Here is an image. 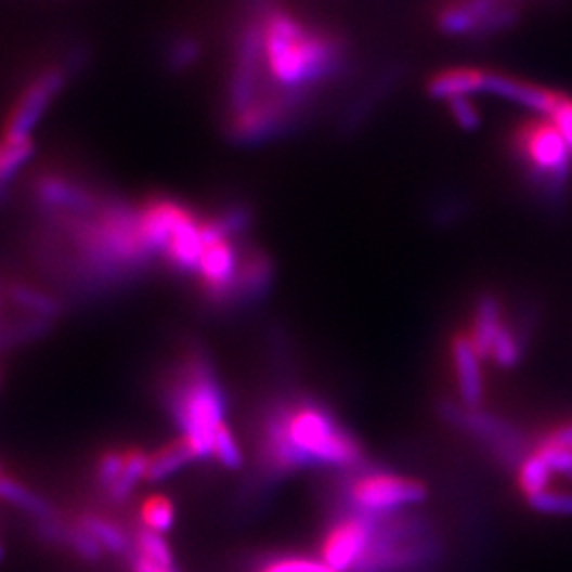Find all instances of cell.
<instances>
[{
  "instance_id": "cell-1",
  "label": "cell",
  "mask_w": 572,
  "mask_h": 572,
  "mask_svg": "<svg viewBox=\"0 0 572 572\" xmlns=\"http://www.w3.org/2000/svg\"><path fill=\"white\" fill-rule=\"evenodd\" d=\"M236 66L255 73L257 102H286L299 110L343 64V46L281 4H261L239 35ZM255 102V104H257Z\"/></svg>"
},
{
  "instance_id": "cell-2",
  "label": "cell",
  "mask_w": 572,
  "mask_h": 572,
  "mask_svg": "<svg viewBox=\"0 0 572 572\" xmlns=\"http://www.w3.org/2000/svg\"><path fill=\"white\" fill-rule=\"evenodd\" d=\"M257 467L263 479H281L301 469L356 471L367 465L359 437L334 410L308 394H281L259 418Z\"/></svg>"
},
{
  "instance_id": "cell-3",
  "label": "cell",
  "mask_w": 572,
  "mask_h": 572,
  "mask_svg": "<svg viewBox=\"0 0 572 572\" xmlns=\"http://www.w3.org/2000/svg\"><path fill=\"white\" fill-rule=\"evenodd\" d=\"M164 401L195 460L214 456V434L225 425L230 401L206 350L191 348L164 388Z\"/></svg>"
},
{
  "instance_id": "cell-4",
  "label": "cell",
  "mask_w": 572,
  "mask_h": 572,
  "mask_svg": "<svg viewBox=\"0 0 572 572\" xmlns=\"http://www.w3.org/2000/svg\"><path fill=\"white\" fill-rule=\"evenodd\" d=\"M511 148L524 170L525 181L549 210L564 208L569 199L572 151L558 128L541 117L522 121L514 136Z\"/></svg>"
},
{
  "instance_id": "cell-5",
  "label": "cell",
  "mask_w": 572,
  "mask_h": 572,
  "mask_svg": "<svg viewBox=\"0 0 572 572\" xmlns=\"http://www.w3.org/2000/svg\"><path fill=\"white\" fill-rule=\"evenodd\" d=\"M429 496V487L414 477L361 467L339 483V500L348 511L365 516H390L410 505H420Z\"/></svg>"
},
{
  "instance_id": "cell-6",
  "label": "cell",
  "mask_w": 572,
  "mask_h": 572,
  "mask_svg": "<svg viewBox=\"0 0 572 572\" xmlns=\"http://www.w3.org/2000/svg\"><path fill=\"white\" fill-rule=\"evenodd\" d=\"M439 416L454 429L463 430L485 445L487 452L509 469L518 471L528 456L524 434L500 416L483 410H467L454 401H443L439 405Z\"/></svg>"
},
{
  "instance_id": "cell-7",
  "label": "cell",
  "mask_w": 572,
  "mask_h": 572,
  "mask_svg": "<svg viewBox=\"0 0 572 572\" xmlns=\"http://www.w3.org/2000/svg\"><path fill=\"white\" fill-rule=\"evenodd\" d=\"M66 73L60 66H48L41 70L17 95L2 123L4 139H32L35 128L46 117L53 100L64 90Z\"/></svg>"
},
{
  "instance_id": "cell-8",
  "label": "cell",
  "mask_w": 572,
  "mask_h": 572,
  "mask_svg": "<svg viewBox=\"0 0 572 572\" xmlns=\"http://www.w3.org/2000/svg\"><path fill=\"white\" fill-rule=\"evenodd\" d=\"M374 530V516L348 511L329 525L321 543L323 562L335 572H352L363 560Z\"/></svg>"
},
{
  "instance_id": "cell-9",
  "label": "cell",
  "mask_w": 572,
  "mask_h": 572,
  "mask_svg": "<svg viewBox=\"0 0 572 572\" xmlns=\"http://www.w3.org/2000/svg\"><path fill=\"white\" fill-rule=\"evenodd\" d=\"M509 20L500 0H447L437 11V26L452 37L483 35Z\"/></svg>"
},
{
  "instance_id": "cell-10",
  "label": "cell",
  "mask_w": 572,
  "mask_h": 572,
  "mask_svg": "<svg viewBox=\"0 0 572 572\" xmlns=\"http://www.w3.org/2000/svg\"><path fill=\"white\" fill-rule=\"evenodd\" d=\"M35 199L51 219L57 217H92L102 206V199L94 191L62 177L43 174L35 181Z\"/></svg>"
},
{
  "instance_id": "cell-11",
  "label": "cell",
  "mask_w": 572,
  "mask_h": 572,
  "mask_svg": "<svg viewBox=\"0 0 572 572\" xmlns=\"http://www.w3.org/2000/svg\"><path fill=\"white\" fill-rule=\"evenodd\" d=\"M272 283H274V261L268 257V252L252 244L242 246L238 276L227 301V312L257 303L259 299L265 297Z\"/></svg>"
},
{
  "instance_id": "cell-12",
  "label": "cell",
  "mask_w": 572,
  "mask_h": 572,
  "mask_svg": "<svg viewBox=\"0 0 572 572\" xmlns=\"http://www.w3.org/2000/svg\"><path fill=\"white\" fill-rule=\"evenodd\" d=\"M450 356L454 367V378L460 394V405L467 410H481L485 399V386L481 374V356L477 354L467 334H456L450 343Z\"/></svg>"
},
{
  "instance_id": "cell-13",
  "label": "cell",
  "mask_w": 572,
  "mask_h": 572,
  "mask_svg": "<svg viewBox=\"0 0 572 572\" xmlns=\"http://www.w3.org/2000/svg\"><path fill=\"white\" fill-rule=\"evenodd\" d=\"M505 323L503 301L494 292H483L477 297L471 316V332L469 339L481 359H490L494 339Z\"/></svg>"
},
{
  "instance_id": "cell-14",
  "label": "cell",
  "mask_w": 572,
  "mask_h": 572,
  "mask_svg": "<svg viewBox=\"0 0 572 572\" xmlns=\"http://www.w3.org/2000/svg\"><path fill=\"white\" fill-rule=\"evenodd\" d=\"M485 75L483 68H471V66H456L437 73L429 81V94L437 100H454V98H469L477 92H483L485 88Z\"/></svg>"
},
{
  "instance_id": "cell-15",
  "label": "cell",
  "mask_w": 572,
  "mask_h": 572,
  "mask_svg": "<svg viewBox=\"0 0 572 572\" xmlns=\"http://www.w3.org/2000/svg\"><path fill=\"white\" fill-rule=\"evenodd\" d=\"M530 332H532V321L514 323V321L505 318L500 332L494 339L490 361L498 369H516L522 363L525 350H528Z\"/></svg>"
},
{
  "instance_id": "cell-16",
  "label": "cell",
  "mask_w": 572,
  "mask_h": 572,
  "mask_svg": "<svg viewBox=\"0 0 572 572\" xmlns=\"http://www.w3.org/2000/svg\"><path fill=\"white\" fill-rule=\"evenodd\" d=\"M193 454H191L190 445L183 437L166 443L164 447H159L157 452L148 454V469H146V481L148 483H157L164 481L168 477L179 473L183 467H187L193 463Z\"/></svg>"
},
{
  "instance_id": "cell-17",
  "label": "cell",
  "mask_w": 572,
  "mask_h": 572,
  "mask_svg": "<svg viewBox=\"0 0 572 572\" xmlns=\"http://www.w3.org/2000/svg\"><path fill=\"white\" fill-rule=\"evenodd\" d=\"M0 500L13 505L15 509L32 516L35 520H49L55 518V509L43 496L35 490L17 481L15 477L0 476Z\"/></svg>"
},
{
  "instance_id": "cell-18",
  "label": "cell",
  "mask_w": 572,
  "mask_h": 572,
  "mask_svg": "<svg viewBox=\"0 0 572 572\" xmlns=\"http://www.w3.org/2000/svg\"><path fill=\"white\" fill-rule=\"evenodd\" d=\"M35 155L32 139H4L0 136V202H4L11 181Z\"/></svg>"
},
{
  "instance_id": "cell-19",
  "label": "cell",
  "mask_w": 572,
  "mask_h": 572,
  "mask_svg": "<svg viewBox=\"0 0 572 572\" xmlns=\"http://www.w3.org/2000/svg\"><path fill=\"white\" fill-rule=\"evenodd\" d=\"M9 297L11 301L24 310L28 316H39L46 321H53L62 314V303L51 297L48 292L28 285H11L9 288Z\"/></svg>"
},
{
  "instance_id": "cell-20",
  "label": "cell",
  "mask_w": 572,
  "mask_h": 572,
  "mask_svg": "<svg viewBox=\"0 0 572 572\" xmlns=\"http://www.w3.org/2000/svg\"><path fill=\"white\" fill-rule=\"evenodd\" d=\"M146 469H148V454L139 447L126 450V465L119 481L106 492V496L115 503L128 500L130 494L136 490L141 481H146Z\"/></svg>"
},
{
  "instance_id": "cell-21",
  "label": "cell",
  "mask_w": 572,
  "mask_h": 572,
  "mask_svg": "<svg viewBox=\"0 0 572 572\" xmlns=\"http://www.w3.org/2000/svg\"><path fill=\"white\" fill-rule=\"evenodd\" d=\"M77 522L94 536L104 551H110L117 556L132 551V541L123 528H119L108 520H102L98 516H81Z\"/></svg>"
},
{
  "instance_id": "cell-22",
  "label": "cell",
  "mask_w": 572,
  "mask_h": 572,
  "mask_svg": "<svg viewBox=\"0 0 572 572\" xmlns=\"http://www.w3.org/2000/svg\"><path fill=\"white\" fill-rule=\"evenodd\" d=\"M551 479H554V471L549 469V465L543 460L538 452L528 454L518 469V485L524 492L525 498L549 490Z\"/></svg>"
},
{
  "instance_id": "cell-23",
  "label": "cell",
  "mask_w": 572,
  "mask_h": 572,
  "mask_svg": "<svg viewBox=\"0 0 572 572\" xmlns=\"http://www.w3.org/2000/svg\"><path fill=\"white\" fill-rule=\"evenodd\" d=\"M132 549L139 551L144 558L153 560L155 564L164 567V569H177L174 564V556H172V549L170 545L166 543V538L148 528H139L136 534H134V541H132Z\"/></svg>"
},
{
  "instance_id": "cell-24",
  "label": "cell",
  "mask_w": 572,
  "mask_h": 572,
  "mask_svg": "<svg viewBox=\"0 0 572 572\" xmlns=\"http://www.w3.org/2000/svg\"><path fill=\"white\" fill-rule=\"evenodd\" d=\"M174 516H177L174 503L166 496H151L141 507V522L144 528L157 534H164L174 525Z\"/></svg>"
},
{
  "instance_id": "cell-25",
  "label": "cell",
  "mask_w": 572,
  "mask_h": 572,
  "mask_svg": "<svg viewBox=\"0 0 572 572\" xmlns=\"http://www.w3.org/2000/svg\"><path fill=\"white\" fill-rule=\"evenodd\" d=\"M525 503L530 509L543 516H560V518H572V490H545L534 496H528Z\"/></svg>"
},
{
  "instance_id": "cell-26",
  "label": "cell",
  "mask_w": 572,
  "mask_h": 572,
  "mask_svg": "<svg viewBox=\"0 0 572 572\" xmlns=\"http://www.w3.org/2000/svg\"><path fill=\"white\" fill-rule=\"evenodd\" d=\"M64 545L70 547L81 560L86 562H98L104 554L102 545L95 541L94 536L79 524H68V530H66V538H64Z\"/></svg>"
},
{
  "instance_id": "cell-27",
  "label": "cell",
  "mask_w": 572,
  "mask_h": 572,
  "mask_svg": "<svg viewBox=\"0 0 572 572\" xmlns=\"http://www.w3.org/2000/svg\"><path fill=\"white\" fill-rule=\"evenodd\" d=\"M123 465H126V450H106L98 456L95 463V481L98 485L108 492L123 473Z\"/></svg>"
},
{
  "instance_id": "cell-28",
  "label": "cell",
  "mask_w": 572,
  "mask_h": 572,
  "mask_svg": "<svg viewBox=\"0 0 572 572\" xmlns=\"http://www.w3.org/2000/svg\"><path fill=\"white\" fill-rule=\"evenodd\" d=\"M214 458L225 467V469H242L244 465V454L236 441L234 430L230 429L227 425H223L221 429L217 430L214 434Z\"/></svg>"
},
{
  "instance_id": "cell-29",
  "label": "cell",
  "mask_w": 572,
  "mask_h": 572,
  "mask_svg": "<svg viewBox=\"0 0 572 572\" xmlns=\"http://www.w3.org/2000/svg\"><path fill=\"white\" fill-rule=\"evenodd\" d=\"M255 572H335L325 562L301 558V556H281L261 562Z\"/></svg>"
},
{
  "instance_id": "cell-30",
  "label": "cell",
  "mask_w": 572,
  "mask_h": 572,
  "mask_svg": "<svg viewBox=\"0 0 572 572\" xmlns=\"http://www.w3.org/2000/svg\"><path fill=\"white\" fill-rule=\"evenodd\" d=\"M536 452L549 465V469L554 471V476L564 477V479H569L572 483V450L541 441L538 447H536Z\"/></svg>"
},
{
  "instance_id": "cell-31",
  "label": "cell",
  "mask_w": 572,
  "mask_h": 572,
  "mask_svg": "<svg viewBox=\"0 0 572 572\" xmlns=\"http://www.w3.org/2000/svg\"><path fill=\"white\" fill-rule=\"evenodd\" d=\"M556 128L558 132L564 136V141L569 144V148L572 151V98L571 95L560 94L556 95L547 117Z\"/></svg>"
},
{
  "instance_id": "cell-32",
  "label": "cell",
  "mask_w": 572,
  "mask_h": 572,
  "mask_svg": "<svg viewBox=\"0 0 572 572\" xmlns=\"http://www.w3.org/2000/svg\"><path fill=\"white\" fill-rule=\"evenodd\" d=\"M454 121L463 128V130H476L481 123V115L477 110L476 104L469 98H454L447 102Z\"/></svg>"
},
{
  "instance_id": "cell-33",
  "label": "cell",
  "mask_w": 572,
  "mask_h": 572,
  "mask_svg": "<svg viewBox=\"0 0 572 572\" xmlns=\"http://www.w3.org/2000/svg\"><path fill=\"white\" fill-rule=\"evenodd\" d=\"M195 57H197V43L193 41H179L170 53V62L174 64V68H187L195 62Z\"/></svg>"
},
{
  "instance_id": "cell-34",
  "label": "cell",
  "mask_w": 572,
  "mask_h": 572,
  "mask_svg": "<svg viewBox=\"0 0 572 572\" xmlns=\"http://www.w3.org/2000/svg\"><path fill=\"white\" fill-rule=\"evenodd\" d=\"M130 556V567H132V572H172L174 569H164V567H159V564H155L153 560H148V558H144V556H141L139 551H130L128 554Z\"/></svg>"
},
{
  "instance_id": "cell-35",
  "label": "cell",
  "mask_w": 572,
  "mask_h": 572,
  "mask_svg": "<svg viewBox=\"0 0 572 572\" xmlns=\"http://www.w3.org/2000/svg\"><path fill=\"white\" fill-rule=\"evenodd\" d=\"M543 441L551 443V445H560V447L572 450V422L560 427V429L551 430Z\"/></svg>"
},
{
  "instance_id": "cell-36",
  "label": "cell",
  "mask_w": 572,
  "mask_h": 572,
  "mask_svg": "<svg viewBox=\"0 0 572 572\" xmlns=\"http://www.w3.org/2000/svg\"><path fill=\"white\" fill-rule=\"evenodd\" d=\"M2 558H4V551H2V547H0V562H2Z\"/></svg>"
},
{
  "instance_id": "cell-37",
  "label": "cell",
  "mask_w": 572,
  "mask_h": 572,
  "mask_svg": "<svg viewBox=\"0 0 572 572\" xmlns=\"http://www.w3.org/2000/svg\"><path fill=\"white\" fill-rule=\"evenodd\" d=\"M0 381H2V380H0Z\"/></svg>"
}]
</instances>
